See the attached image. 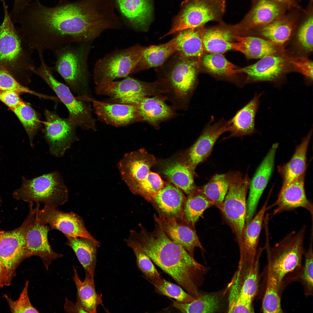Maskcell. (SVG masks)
Instances as JSON below:
<instances>
[{
  "instance_id": "cell-41",
  "label": "cell",
  "mask_w": 313,
  "mask_h": 313,
  "mask_svg": "<svg viewBox=\"0 0 313 313\" xmlns=\"http://www.w3.org/2000/svg\"><path fill=\"white\" fill-rule=\"evenodd\" d=\"M221 299L215 293L201 294L193 301L183 303L173 302L174 306L182 313H214L219 310Z\"/></svg>"
},
{
  "instance_id": "cell-32",
  "label": "cell",
  "mask_w": 313,
  "mask_h": 313,
  "mask_svg": "<svg viewBox=\"0 0 313 313\" xmlns=\"http://www.w3.org/2000/svg\"><path fill=\"white\" fill-rule=\"evenodd\" d=\"M312 135V130L303 138L298 145L290 160L287 163L278 167V170L282 179L281 189L288 185L305 173L306 165V154Z\"/></svg>"
},
{
  "instance_id": "cell-33",
  "label": "cell",
  "mask_w": 313,
  "mask_h": 313,
  "mask_svg": "<svg viewBox=\"0 0 313 313\" xmlns=\"http://www.w3.org/2000/svg\"><path fill=\"white\" fill-rule=\"evenodd\" d=\"M73 279L77 289L76 303L87 313L97 312V307L103 305L102 294L96 290L94 276L86 272L84 280L80 279L75 267L73 266Z\"/></svg>"
},
{
  "instance_id": "cell-21",
  "label": "cell",
  "mask_w": 313,
  "mask_h": 313,
  "mask_svg": "<svg viewBox=\"0 0 313 313\" xmlns=\"http://www.w3.org/2000/svg\"><path fill=\"white\" fill-rule=\"evenodd\" d=\"M305 173L281 189L276 201L268 206L269 210L275 208L273 215L285 211L291 210L299 208L307 210L313 219L312 203L306 196L304 188Z\"/></svg>"
},
{
  "instance_id": "cell-30",
  "label": "cell",
  "mask_w": 313,
  "mask_h": 313,
  "mask_svg": "<svg viewBox=\"0 0 313 313\" xmlns=\"http://www.w3.org/2000/svg\"><path fill=\"white\" fill-rule=\"evenodd\" d=\"M117 0L121 11L134 28L148 30L152 19V0Z\"/></svg>"
},
{
  "instance_id": "cell-52",
  "label": "cell",
  "mask_w": 313,
  "mask_h": 313,
  "mask_svg": "<svg viewBox=\"0 0 313 313\" xmlns=\"http://www.w3.org/2000/svg\"><path fill=\"white\" fill-rule=\"evenodd\" d=\"M0 89L3 90H11L18 93H28L36 95L40 97H46L31 90L17 82L9 71L5 67L0 66Z\"/></svg>"
},
{
  "instance_id": "cell-23",
  "label": "cell",
  "mask_w": 313,
  "mask_h": 313,
  "mask_svg": "<svg viewBox=\"0 0 313 313\" xmlns=\"http://www.w3.org/2000/svg\"><path fill=\"white\" fill-rule=\"evenodd\" d=\"M166 100L164 95L147 97L132 100L129 104L136 106L143 121L158 129L161 122L176 114L174 109L166 103Z\"/></svg>"
},
{
  "instance_id": "cell-45",
  "label": "cell",
  "mask_w": 313,
  "mask_h": 313,
  "mask_svg": "<svg viewBox=\"0 0 313 313\" xmlns=\"http://www.w3.org/2000/svg\"><path fill=\"white\" fill-rule=\"evenodd\" d=\"M202 63L209 72L216 75L230 77L238 73V68L221 54L211 53L204 55Z\"/></svg>"
},
{
  "instance_id": "cell-60",
  "label": "cell",
  "mask_w": 313,
  "mask_h": 313,
  "mask_svg": "<svg viewBox=\"0 0 313 313\" xmlns=\"http://www.w3.org/2000/svg\"><path fill=\"white\" fill-rule=\"evenodd\" d=\"M4 232V231H0V237L2 233Z\"/></svg>"
},
{
  "instance_id": "cell-18",
  "label": "cell",
  "mask_w": 313,
  "mask_h": 313,
  "mask_svg": "<svg viewBox=\"0 0 313 313\" xmlns=\"http://www.w3.org/2000/svg\"><path fill=\"white\" fill-rule=\"evenodd\" d=\"M214 119L204 128L197 141L190 148L188 155L187 164L193 172L197 165L206 159L219 137L228 132V121L222 118L212 123Z\"/></svg>"
},
{
  "instance_id": "cell-13",
  "label": "cell",
  "mask_w": 313,
  "mask_h": 313,
  "mask_svg": "<svg viewBox=\"0 0 313 313\" xmlns=\"http://www.w3.org/2000/svg\"><path fill=\"white\" fill-rule=\"evenodd\" d=\"M250 182L247 174L243 178L240 174L229 187L221 210L235 234L239 245L245 224L246 196Z\"/></svg>"
},
{
  "instance_id": "cell-16",
  "label": "cell",
  "mask_w": 313,
  "mask_h": 313,
  "mask_svg": "<svg viewBox=\"0 0 313 313\" xmlns=\"http://www.w3.org/2000/svg\"><path fill=\"white\" fill-rule=\"evenodd\" d=\"M50 230L48 225L40 221L36 208L34 219L26 235V257H39L47 270L53 261L63 256V254L55 252L49 244L48 235Z\"/></svg>"
},
{
  "instance_id": "cell-27",
  "label": "cell",
  "mask_w": 313,
  "mask_h": 313,
  "mask_svg": "<svg viewBox=\"0 0 313 313\" xmlns=\"http://www.w3.org/2000/svg\"><path fill=\"white\" fill-rule=\"evenodd\" d=\"M268 200H266L258 213L244 227L239 245L241 261L246 260L250 264L255 258L257 251V246L261 230L268 210Z\"/></svg>"
},
{
  "instance_id": "cell-57",
  "label": "cell",
  "mask_w": 313,
  "mask_h": 313,
  "mask_svg": "<svg viewBox=\"0 0 313 313\" xmlns=\"http://www.w3.org/2000/svg\"><path fill=\"white\" fill-rule=\"evenodd\" d=\"M64 307L65 312L67 313H87L77 303H74L66 297Z\"/></svg>"
},
{
  "instance_id": "cell-5",
  "label": "cell",
  "mask_w": 313,
  "mask_h": 313,
  "mask_svg": "<svg viewBox=\"0 0 313 313\" xmlns=\"http://www.w3.org/2000/svg\"><path fill=\"white\" fill-rule=\"evenodd\" d=\"M21 187L13 196L16 200L58 207L67 202L68 190L60 173L55 171L30 179L22 177Z\"/></svg>"
},
{
  "instance_id": "cell-26",
  "label": "cell",
  "mask_w": 313,
  "mask_h": 313,
  "mask_svg": "<svg viewBox=\"0 0 313 313\" xmlns=\"http://www.w3.org/2000/svg\"><path fill=\"white\" fill-rule=\"evenodd\" d=\"M185 199L178 188L169 184L155 194L150 202L157 211L159 216L182 222Z\"/></svg>"
},
{
  "instance_id": "cell-56",
  "label": "cell",
  "mask_w": 313,
  "mask_h": 313,
  "mask_svg": "<svg viewBox=\"0 0 313 313\" xmlns=\"http://www.w3.org/2000/svg\"><path fill=\"white\" fill-rule=\"evenodd\" d=\"M31 0H14L13 6L10 14L14 19L19 18L26 7L29 4Z\"/></svg>"
},
{
  "instance_id": "cell-47",
  "label": "cell",
  "mask_w": 313,
  "mask_h": 313,
  "mask_svg": "<svg viewBox=\"0 0 313 313\" xmlns=\"http://www.w3.org/2000/svg\"><path fill=\"white\" fill-rule=\"evenodd\" d=\"M240 275V272L238 271L231 283L228 298V312H254L252 303L245 299L241 296Z\"/></svg>"
},
{
  "instance_id": "cell-53",
  "label": "cell",
  "mask_w": 313,
  "mask_h": 313,
  "mask_svg": "<svg viewBox=\"0 0 313 313\" xmlns=\"http://www.w3.org/2000/svg\"><path fill=\"white\" fill-rule=\"evenodd\" d=\"M297 41L305 51L313 50V16L310 15L299 28L297 34Z\"/></svg>"
},
{
  "instance_id": "cell-38",
  "label": "cell",
  "mask_w": 313,
  "mask_h": 313,
  "mask_svg": "<svg viewBox=\"0 0 313 313\" xmlns=\"http://www.w3.org/2000/svg\"><path fill=\"white\" fill-rule=\"evenodd\" d=\"M295 26V22L292 19L279 18L260 28L259 32L266 39L281 47L289 40Z\"/></svg>"
},
{
  "instance_id": "cell-42",
  "label": "cell",
  "mask_w": 313,
  "mask_h": 313,
  "mask_svg": "<svg viewBox=\"0 0 313 313\" xmlns=\"http://www.w3.org/2000/svg\"><path fill=\"white\" fill-rule=\"evenodd\" d=\"M264 248V247L257 250L255 258L252 261L246 270L241 286L240 293L241 296L252 303L259 290L260 259Z\"/></svg>"
},
{
  "instance_id": "cell-8",
  "label": "cell",
  "mask_w": 313,
  "mask_h": 313,
  "mask_svg": "<svg viewBox=\"0 0 313 313\" xmlns=\"http://www.w3.org/2000/svg\"><path fill=\"white\" fill-rule=\"evenodd\" d=\"M198 62L194 58L179 57L166 79L168 92L164 95L176 110H186L195 90Z\"/></svg>"
},
{
  "instance_id": "cell-25",
  "label": "cell",
  "mask_w": 313,
  "mask_h": 313,
  "mask_svg": "<svg viewBox=\"0 0 313 313\" xmlns=\"http://www.w3.org/2000/svg\"><path fill=\"white\" fill-rule=\"evenodd\" d=\"M279 3L260 0L256 3L243 19L234 26L236 31H248L264 27L280 18L282 12Z\"/></svg>"
},
{
  "instance_id": "cell-10",
  "label": "cell",
  "mask_w": 313,
  "mask_h": 313,
  "mask_svg": "<svg viewBox=\"0 0 313 313\" xmlns=\"http://www.w3.org/2000/svg\"><path fill=\"white\" fill-rule=\"evenodd\" d=\"M145 47L136 44L116 50L100 59L96 63L93 70V77L96 85L126 77L132 74Z\"/></svg>"
},
{
  "instance_id": "cell-40",
  "label": "cell",
  "mask_w": 313,
  "mask_h": 313,
  "mask_svg": "<svg viewBox=\"0 0 313 313\" xmlns=\"http://www.w3.org/2000/svg\"><path fill=\"white\" fill-rule=\"evenodd\" d=\"M214 205V203L198 191L188 196L185 202L182 222L194 228L204 211Z\"/></svg>"
},
{
  "instance_id": "cell-49",
  "label": "cell",
  "mask_w": 313,
  "mask_h": 313,
  "mask_svg": "<svg viewBox=\"0 0 313 313\" xmlns=\"http://www.w3.org/2000/svg\"><path fill=\"white\" fill-rule=\"evenodd\" d=\"M152 283L158 293L173 298L179 302L187 303L196 299L179 286L161 277Z\"/></svg>"
},
{
  "instance_id": "cell-7",
  "label": "cell",
  "mask_w": 313,
  "mask_h": 313,
  "mask_svg": "<svg viewBox=\"0 0 313 313\" xmlns=\"http://www.w3.org/2000/svg\"><path fill=\"white\" fill-rule=\"evenodd\" d=\"M39 66L34 74L41 77L54 91L68 109L70 121L77 127L86 130H97L96 122L92 110L85 102L74 97L69 88L57 80L52 68L47 64L44 57L39 58Z\"/></svg>"
},
{
  "instance_id": "cell-44",
  "label": "cell",
  "mask_w": 313,
  "mask_h": 313,
  "mask_svg": "<svg viewBox=\"0 0 313 313\" xmlns=\"http://www.w3.org/2000/svg\"><path fill=\"white\" fill-rule=\"evenodd\" d=\"M12 111L19 119L28 136L31 146L33 147V140L41 127L39 114L25 102Z\"/></svg>"
},
{
  "instance_id": "cell-11",
  "label": "cell",
  "mask_w": 313,
  "mask_h": 313,
  "mask_svg": "<svg viewBox=\"0 0 313 313\" xmlns=\"http://www.w3.org/2000/svg\"><path fill=\"white\" fill-rule=\"evenodd\" d=\"M30 205L27 217L19 227L8 232L4 231L0 237V262L6 271L10 284L17 267L26 257V236L34 219L36 209Z\"/></svg>"
},
{
  "instance_id": "cell-15",
  "label": "cell",
  "mask_w": 313,
  "mask_h": 313,
  "mask_svg": "<svg viewBox=\"0 0 313 313\" xmlns=\"http://www.w3.org/2000/svg\"><path fill=\"white\" fill-rule=\"evenodd\" d=\"M44 115V137L49 145L50 152L55 157H62L77 139L75 131L77 127L68 118H61L49 110H46Z\"/></svg>"
},
{
  "instance_id": "cell-58",
  "label": "cell",
  "mask_w": 313,
  "mask_h": 313,
  "mask_svg": "<svg viewBox=\"0 0 313 313\" xmlns=\"http://www.w3.org/2000/svg\"><path fill=\"white\" fill-rule=\"evenodd\" d=\"M5 268L0 262V287L10 285Z\"/></svg>"
},
{
  "instance_id": "cell-2",
  "label": "cell",
  "mask_w": 313,
  "mask_h": 313,
  "mask_svg": "<svg viewBox=\"0 0 313 313\" xmlns=\"http://www.w3.org/2000/svg\"><path fill=\"white\" fill-rule=\"evenodd\" d=\"M134 231L133 239L140 244L152 261L186 292L196 299L201 294L197 281L203 267L181 245L172 240L156 224L152 231L141 225Z\"/></svg>"
},
{
  "instance_id": "cell-35",
  "label": "cell",
  "mask_w": 313,
  "mask_h": 313,
  "mask_svg": "<svg viewBox=\"0 0 313 313\" xmlns=\"http://www.w3.org/2000/svg\"><path fill=\"white\" fill-rule=\"evenodd\" d=\"M66 237V244L74 252L86 272L94 276L99 242L83 237Z\"/></svg>"
},
{
  "instance_id": "cell-1",
  "label": "cell",
  "mask_w": 313,
  "mask_h": 313,
  "mask_svg": "<svg viewBox=\"0 0 313 313\" xmlns=\"http://www.w3.org/2000/svg\"><path fill=\"white\" fill-rule=\"evenodd\" d=\"M100 1L53 8L29 6L23 18L29 46L37 52H54L68 45L92 42L103 31L113 29L111 14Z\"/></svg>"
},
{
  "instance_id": "cell-59",
  "label": "cell",
  "mask_w": 313,
  "mask_h": 313,
  "mask_svg": "<svg viewBox=\"0 0 313 313\" xmlns=\"http://www.w3.org/2000/svg\"><path fill=\"white\" fill-rule=\"evenodd\" d=\"M270 1H272L276 2L278 3H287L288 2H290V1L291 0H268Z\"/></svg>"
},
{
  "instance_id": "cell-28",
  "label": "cell",
  "mask_w": 313,
  "mask_h": 313,
  "mask_svg": "<svg viewBox=\"0 0 313 313\" xmlns=\"http://www.w3.org/2000/svg\"><path fill=\"white\" fill-rule=\"evenodd\" d=\"M261 95L256 94L251 101L228 120V132L230 134L228 138L251 135L255 132V119Z\"/></svg>"
},
{
  "instance_id": "cell-34",
  "label": "cell",
  "mask_w": 313,
  "mask_h": 313,
  "mask_svg": "<svg viewBox=\"0 0 313 313\" xmlns=\"http://www.w3.org/2000/svg\"><path fill=\"white\" fill-rule=\"evenodd\" d=\"M177 48L176 37L164 44L145 47L141 58L132 74L161 65L176 52Z\"/></svg>"
},
{
  "instance_id": "cell-43",
  "label": "cell",
  "mask_w": 313,
  "mask_h": 313,
  "mask_svg": "<svg viewBox=\"0 0 313 313\" xmlns=\"http://www.w3.org/2000/svg\"><path fill=\"white\" fill-rule=\"evenodd\" d=\"M267 270L266 284L262 301L261 311L266 313H282L281 290L277 280L267 267Z\"/></svg>"
},
{
  "instance_id": "cell-55",
  "label": "cell",
  "mask_w": 313,
  "mask_h": 313,
  "mask_svg": "<svg viewBox=\"0 0 313 313\" xmlns=\"http://www.w3.org/2000/svg\"><path fill=\"white\" fill-rule=\"evenodd\" d=\"M0 100L12 110L24 102L19 93L11 90H0Z\"/></svg>"
},
{
  "instance_id": "cell-20",
  "label": "cell",
  "mask_w": 313,
  "mask_h": 313,
  "mask_svg": "<svg viewBox=\"0 0 313 313\" xmlns=\"http://www.w3.org/2000/svg\"><path fill=\"white\" fill-rule=\"evenodd\" d=\"M278 146L277 143L272 146L250 181V192L246 204L245 225L248 224L253 217L260 198L271 176Z\"/></svg>"
},
{
  "instance_id": "cell-12",
  "label": "cell",
  "mask_w": 313,
  "mask_h": 313,
  "mask_svg": "<svg viewBox=\"0 0 313 313\" xmlns=\"http://www.w3.org/2000/svg\"><path fill=\"white\" fill-rule=\"evenodd\" d=\"M96 93L109 97L110 103L128 98L164 95L167 92V81L161 79L152 82H147L130 77L119 81L96 85Z\"/></svg>"
},
{
  "instance_id": "cell-4",
  "label": "cell",
  "mask_w": 313,
  "mask_h": 313,
  "mask_svg": "<svg viewBox=\"0 0 313 313\" xmlns=\"http://www.w3.org/2000/svg\"><path fill=\"white\" fill-rule=\"evenodd\" d=\"M92 42L68 45L54 52L56 57L55 68L78 98L85 99L89 87L88 59Z\"/></svg>"
},
{
  "instance_id": "cell-36",
  "label": "cell",
  "mask_w": 313,
  "mask_h": 313,
  "mask_svg": "<svg viewBox=\"0 0 313 313\" xmlns=\"http://www.w3.org/2000/svg\"><path fill=\"white\" fill-rule=\"evenodd\" d=\"M240 174L239 172H236L216 174L207 184L198 189V191L212 201L214 205L221 210L229 187Z\"/></svg>"
},
{
  "instance_id": "cell-22",
  "label": "cell",
  "mask_w": 313,
  "mask_h": 313,
  "mask_svg": "<svg viewBox=\"0 0 313 313\" xmlns=\"http://www.w3.org/2000/svg\"><path fill=\"white\" fill-rule=\"evenodd\" d=\"M156 224L172 241L183 247L194 257L195 248H203L193 228L183 222L174 219L154 215Z\"/></svg>"
},
{
  "instance_id": "cell-6",
  "label": "cell",
  "mask_w": 313,
  "mask_h": 313,
  "mask_svg": "<svg viewBox=\"0 0 313 313\" xmlns=\"http://www.w3.org/2000/svg\"><path fill=\"white\" fill-rule=\"evenodd\" d=\"M4 18L0 26V66L7 69L19 64L24 74L30 78L36 68L31 57L33 50L24 48L13 25L5 0H1Z\"/></svg>"
},
{
  "instance_id": "cell-37",
  "label": "cell",
  "mask_w": 313,
  "mask_h": 313,
  "mask_svg": "<svg viewBox=\"0 0 313 313\" xmlns=\"http://www.w3.org/2000/svg\"><path fill=\"white\" fill-rule=\"evenodd\" d=\"M200 27L182 30L176 37L179 57L201 58L205 51L200 32Z\"/></svg>"
},
{
  "instance_id": "cell-29",
  "label": "cell",
  "mask_w": 313,
  "mask_h": 313,
  "mask_svg": "<svg viewBox=\"0 0 313 313\" xmlns=\"http://www.w3.org/2000/svg\"><path fill=\"white\" fill-rule=\"evenodd\" d=\"M218 26L200 27V32L205 51L211 53H223L232 49L234 26L221 22Z\"/></svg>"
},
{
  "instance_id": "cell-9",
  "label": "cell",
  "mask_w": 313,
  "mask_h": 313,
  "mask_svg": "<svg viewBox=\"0 0 313 313\" xmlns=\"http://www.w3.org/2000/svg\"><path fill=\"white\" fill-rule=\"evenodd\" d=\"M174 19L170 31L164 37L178 32L203 26L211 21H221L225 0H186Z\"/></svg>"
},
{
  "instance_id": "cell-51",
  "label": "cell",
  "mask_w": 313,
  "mask_h": 313,
  "mask_svg": "<svg viewBox=\"0 0 313 313\" xmlns=\"http://www.w3.org/2000/svg\"><path fill=\"white\" fill-rule=\"evenodd\" d=\"M29 281H26L19 298L13 301L7 295L3 297L6 300L12 313H39L38 310L31 303L28 295Z\"/></svg>"
},
{
  "instance_id": "cell-61",
  "label": "cell",
  "mask_w": 313,
  "mask_h": 313,
  "mask_svg": "<svg viewBox=\"0 0 313 313\" xmlns=\"http://www.w3.org/2000/svg\"><path fill=\"white\" fill-rule=\"evenodd\" d=\"M0 90H1L0 89Z\"/></svg>"
},
{
  "instance_id": "cell-3",
  "label": "cell",
  "mask_w": 313,
  "mask_h": 313,
  "mask_svg": "<svg viewBox=\"0 0 313 313\" xmlns=\"http://www.w3.org/2000/svg\"><path fill=\"white\" fill-rule=\"evenodd\" d=\"M268 223L264 224L266 241L264 246L267 259V267L276 277L281 290L283 280L292 273L299 275L302 268L305 252L304 242L306 227L303 226L297 232H292L271 246L270 243Z\"/></svg>"
},
{
  "instance_id": "cell-19",
  "label": "cell",
  "mask_w": 313,
  "mask_h": 313,
  "mask_svg": "<svg viewBox=\"0 0 313 313\" xmlns=\"http://www.w3.org/2000/svg\"><path fill=\"white\" fill-rule=\"evenodd\" d=\"M156 162L153 156L142 149L125 154L118 167L129 189L145 179Z\"/></svg>"
},
{
  "instance_id": "cell-17",
  "label": "cell",
  "mask_w": 313,
  "mask_h": 313,
  "mask_svg": "<svg viewBox=\"0 0 313 313\" xmlns=\"http://www.w3.org/2000/svg\"><path fill=\"white\" fill-rule=\"evenodd\" d=\"M94 112L98 119L106 124L116 127L125 126L143 121L135 105L105 102L90 98Z\"/></svg>"
},
{
  "instance_id": "cell-39",
  "label": "cell",
  "mask_w": 313,
  "mask_h": 313,
  "mask_svg": "<svg viewBox=\"0 0 313 313\" xmlns=\"http://www.w3.org/2000/svg\"><path fill=\"white\" fill-rule=\"evenodd\" d=\"M193 172L186 164L177 161L167 164L163 171V174L177 188L183 190L188 196L196 190Z\"/></svg>"
},
{
  "instance_id": "cell-31",
  "label": "cell",
  "mask_w": 313,
  "mask_h": 313,
  "mask_svg": "<svg viewBox=\"0 0 313 313\" xmlns=\"http://www.w3.org/2000/svg\"><path fill=\"white\" fill-rule=\"evenodd\" d=\"M233 38L237 42L232 43V49L241 52L249 59H260L275 54L282 49L269 41L259 37L234 35Z\"/></svg>"
},
{
  "instance_id": "cell-54",
  "label": "cell",
  "mask_w": 313,
  "mask_h": 313,
  "mask_svg": "<svg viewBox=\"0 0 313 313\" xmlns=\"http://www.w3.org/2000/svg\"><path fill=\"white\" fill-rule=\"evenodd\" d=\"M287 63L294 69L301 73L311 81L313 79V62L305 57H291L287 60Z\"/></svg>"
},
{
  "instance_id": "cell-50",
  "label": "cell",
  "mask_w": 313,
  "mask_h": 313,
  "mask_svg": "<svg viewBox=\"0 0 313 313\" xmlns=\"http://www.w3.org/2000/svg\"><path fill=\"white\" fill-rule=\"evenodd\" d=\"M311 241L309 248L305 253V263L297 278H299L304 287L305 295H312L313 293V263L312 248L313 232H311Z\"/></svg>"
},
{
  "instance_id": "cell-48",
  "label": "cell",
  "mask_w": 313,
  "mask_h": 313,
  "mask_svg": "<svg viewBox=\"0 0 313 313\" xmlns=\"http://www.w3.org/2000/svg\"><path fill=\"white\" fill-rule=\"evenodd\" d=\"M164 183L157 174L150 171L144 180L129 189L133 194L140 195L148 202L164 187Z\"/></svg>"
},
{
  "instance_id": "cell-46",
  "label": "cell",
  "mask_w": 313,
  "mask_h": 313,
  "mask_svg": "<svg viewBox=\"0 0 313 313\" xmlns=\"http://www.w3.org/2000/svg\"><path fill=\"white\" fill-rule=\"evenodd\" d=\"M125 241L134 252L137 266L145 276L152 283L159 279L160 274L149 257L142 249L140 244L129 236Z\"/></svg>"
},
{
  "instance_id": "cell-14",
  "label": "cell",
  "mask_w": 313,
  "mask_h": 313,
  "mask_svg": "<svg viewBox=\"0 0 313 313\" xmlns=\"http://www.w3.org/2000/svg\"><path fill=\"white\" fill-rule=\"evenodd\" d=\"M40 208V203H37L38 218L42 223L48 225L50 230H59L66 237H83L99 242L87 230L83 219L77 214L72 212H64L58 207L52 206L45 205L41 209Z\"/></svg>"
},
{
  "instance_id": "cell-24",
  "label": "cell",
  "mask_w": 313,
  "mask_h": 313,
  "mask_svg": "<svg viewBox=\"0 0 313 313\" xmlns=\"http://www.w3.org/2000/svg\"><path fill=\"white\" fill-rule=\"evenodd\" d=\"M287 63V60L285 58L270 55L253 64L238 69L237 71L246 74L248 81H274L283 75Z\"/></svg>"
}]
</instances>
